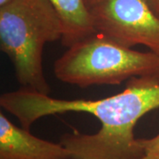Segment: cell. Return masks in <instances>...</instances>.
<instances>
[{
  "label": "cell",
  "instance_id": "cell-1",
  "mask_svg": "<svg viewBox=\"0 0 159 159\" xmlns=\"http://www.w3.org/2000/svg\"><path fill=\"white\" fill-rule=\"evenodd\" d=\"M0 105L29 130L38 119L55 114L83 112L101 122L94 134H66L60 143L71 159H142L146 153L134 128L145 114L159 107V79L134 77L122 92L98 100H65L21 88L1 95Z\"/></svg>",
  "mask_w": 159,
  "mask_h": 159
},
{
  "label": "cell",
  "instance_id": "cell-9",
  "mask_svg": "<svg viewBox=\"0 0 159 159\" xmlns=\"http://www.w3.org/2000/svg\"><path fill=\"white\" fill-rule=\"evenodd\" d=\"M142 159H159L157 157H155L153 155H148V154H146Z\"/></svg>",
  "mask_w": 159,
  "mask_h": 159
},
{
  "label": "cell",
  "instance_id": "cell-5",
  "mask_svg": "<svg viewBox=\"0 0 159 159\" xmlns=\"http://www.w3.org/2000/svg\"><path fill=\"white\" fill-rule=\"evenodd\" d=\"M0 159H71L62 144L34 136L0 113Z\"/></svg>",
  "mask_w": 159,
  "mask_h": 159
},
{
  "label": "cell",
  "instance_id": "cell-10",
  "mask_svg": "<svg viewBox=\"0 0 159 159\" xmlns=\"http://www.w3.org/2000/svg\"><path fill=\"white\" fill-rule=\"evenodd\" d=\"M97 1V0H86V3H87V5H88L89 7H90V6H93Z\"/></svg>",
  "mask_w": 159,
  "mask_h": 159
},
{
  "label": "cell",
  "instance_id": "cell-8",
  "mask_svg": "<svg viewBox=\"0 0 159 159\" xmlns=\"http://www.w3.org/2000/svg\"><path fill=\"white\" fill-rule=\"evenodd\" d=\"M154 13L159 18V0H145Z\"/></svg>",
  "mask_w": 159,
  "mask_h": 159
},
{
  "label": "cell",
  "instance_id": "cell-2",
  "mask_svg": "<svg viewBox=\"0 0 159 159\" xmlns=\"http://www.w3.org/2000/svg\"><path fill=\"white\" fill-rule=\"evenodd\" d=\"M62 20L49 0H11L0 6V49L22 88L49 95L43 69L46 43L62 40Z\"/></svg>",
  "mask_w": 159,
  "mask_h": 159
},
{
  "label": "cell",
  "instance_id": "cell-3",
  "mask_svg": "<svg viewBox=\"0 0 159 159\" xmlns=\"http://www.w3.org/2000/svg\"><path fill=\"white\" fill-rule=\"evenodd\" d=\"M53 71L60 81L82 89L119 85L134 77L159 79V55L134 51L95 32L68 47Z\"/></svg>",
  "mask_w": 159,
  "mask_h": 159
},
{
  "label": "cell",
  "instance_id": "cell-11",
  "mask_svg": "<svg viewBox=\"0 0 159 159\" xmlns=\"http://www.w3.org/2000/svg\"><path fill=\"white\" fill-rule=\"evenodd\" d=\"M10 1H11V0H0V6L6 5V4H7V3L10 2Z\"/></svg>",
  "mask_w": 159,
  "mask_h": 159
},
{
  "label": "cell",
  "instance_id": "cell-6",
  "mask_svg": "<svg viewBox=\"0 0 159 159\" xmlns=\"http://www.w3.org/2000/svg\"><path fill=\"white\" fill-rule=\"evenodd\" d=\"M49 1L62 20L65 33L61 42L67 48L96 32L86 0Z\"/></svg>",
  "mask_w": 159,
  "mask_h": 159
},
{
  "label": "cell",
  "instance_id": "cell-7",
  "mask_svg": "<svg viewBox=\"0 0 159 159\" xmlns=\"http://www.w3.org/2000/svg\"><path fill=\"white\" fill-rule=\"evenodd\" d=\"M145 153L153 155L159 158V134L150 139H141Z\"/></svg>",
  "mask_w": 159,
  "mask_h": 159
},
{
  "label": "cell",
  "instance_id": "cell-4",
  "mask_svg": "<svg viewBox=\"0 0 159 159\" xmlns=\"http://www.w3.org/2000/svg\"><path fill=\"white\" fill-rule=\"evenodd\" d=\"M96 32L119 44L159 55V18L145 0H97L89 7Z\"/></svg>",
  "mask_w": 159,
  "mask_h": 159
}]
</instances>
